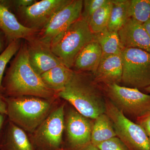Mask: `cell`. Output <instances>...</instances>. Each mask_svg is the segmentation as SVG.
<instances>
[{
	"label": "cell",
	"mask_w": 150,
	"mask_h": 150,
	"mask_svg": "<svg viewBox=\"0 0 150 150\" xmlns=\"http://www.w3.org/2000/svg\"><path fill=\"white\" fill-rule=\"evenodd\" d=\"M74 72L72 69L62 64L43 73L40 76L44 83L58 94L64 88Z\"/></svg>",
	"instance_id": "obj_18"
},
{
	"label": "cell",
	"mask_w": 150,
	"mask_h": 150,
	"mask_svg": "<svg viewBox=\"0 0 150 150\" xmlns=\"http://www.w3.org/2000/svg\"><path fill=\"white\" fill-rule=\"evenodd\" d=\"M71 0H42L26 7L12 11L18 21L25 27L41 30L57 12L71 2Z\"/></svg>",
	"instance_id": "obj_9"
},
{
	"label": "cell",
	"mask_w": 150,
	"mask_h": 150,
	"mask_svg": "<svg viewBox=\"0 0 150 150\" xmlns=\"http://www.w3.org/2000/svg\"><path fill=\"white\" fill-rule=\"evenodd\" d=\"M0 150H35L24 130L9 121Z\"/></svg>",
	"instance_id": "obj_17"
},
{
	"label": "cell",
	"mask_w": 150,
	"mask_h": 150,
	"mask_svg": "<svg viewBox=\"0 0 150 150\" xmlns=\"http://www.w3.org/2000/svg\"><path fill=\"white\" fill-rule=\"evenodd\" d=\"M64 129V105L50 113L34 132L33 147L36 150H61Z\"/></svg>",
	"instance_id": "obj_8"
},
{
	"label": "cell",
	"mask_w": 150,
	"mask_h": 150,
	"mask_svg": "<svg viewBox=\"0 0 150 150\" xmlns=\"http://www.w3.org/2000/svg\"><path fill=\"white\" fill-rule=\"evenodd\" d=\"M7 115L9 121L24 131L32 133L50 114L48 99L36 97H6Z\"/></svg>",
	"instance_id": "obj_3"
},
{
	"label": "cell",
	"mask_w": 150,
	"mask_h": 150,
	"mask_svg": "<svg viewBox=\"0 0 150 150\" xmlns=\"http://www.w3.org/2000/svg\"><path fill=\"white\" fill-rule=\"evenodd\" d=\"M112 6L107 29L118 32L129 18L130 0H111Z\"/></svg>",
	"instance_id": "obj_20"
},
{
	"label": "cell",
	"mask_w": 150,
	"mask_h": 150,
	"mask_svg": "<svg viewBox=\"0 0 150 150\" xmlns=\"http://www.w3.org/2000/svg\"><path fill=\"white\" fill-rule=\"evenodd\" d=\"M122 81L128 87L146 88L150 85V53L136 48H124L121 53Z\"/></svg>",
	"instance_id": "obj_6"
},
{
	"label": "cell",
	"mask_w": 150,
	"mask_h": 150,
	"mask_svg": "<svg viewBox=\"0 0 150 150\" xmlns=\"http://www.w3.org/2000/svg\"><path fill=\"white\" fill-rule=\"evenodd\" d=\"M4 114L0 113V132L4 124Z\"/></svg>",
	"instance_id": "obj_33"
},
{
	"label": "cell",
	"mask_w": 150,
	"mask_h": 150,
	"mask_svg": "<svg viewBox=\"0 0 150 150\" xmlns=\"http://www.w3.org/2000/svg\"><path fill=\"white\" fill-rule=\"evenodd\" d=\"M109 0H84L81 17L87 21L98 8L108 2Z\"/></svg>",
	"instance_id": "obj_25"
},
{
	"label": "cell",
	"mask_w": 150,
	"mask_h": 150,
	"mask_svg": "<svg viewBox=\"0 0 150 150\" xmlns=\"http://www.w3.org/2000/svg\"><path fill=\"white\" fill-rule=\"evenodd\" d=\"M105 86L109 100L124 115L127 114L138 120L150 113V95L143 93L138 89L117 84Z\"/></svg>",
	"instance_id": "obj_7"
},
{
	"label": "cell",
	"mask_w": 150,
	"mask_h": 150,
	"mask_svg": "<svg viewBox=\"0 0 150 150\" xmlns=\"http://www.w3.org/2000/svg\"><path fill=\"white\" fill-rule=\"evenodd\" d=\"M118 33L123 50L139 48L150 53V36L142 23L129 18Z\"/></svg>",
	"instance_id": "obj_13"
},
{
	"label": "cell",
	"mask_w": 150,
	"mask_h": 150,
	"mask_svg": "<svg viewBox=\"0 0 150 150\" xmlns=\"http://www.w3.org/2000/svg\"><path fill=\"white\" fill-rule=\"evenodd\" d=\"M105 113L112 121L117 137L129 150H150V140L144 129L127 118L109 100H105Z\"/></svg>",
	"instance_id": "obj_5"
},
{
	"label": "cell",
	"mask_w": 150,
	"mask_h": 150,
	"mask_svg": "<svg viewBox=\"0 0 150 150\" xmlns=\"http://www.w3.org/2000/svg\"><path fill=\"white\" fill-rule=\"evenodd\" d=\"M100 150H129L118 137H114L97 146Z\"/></svg>",
	"instance_id": "obj_26"
},
{
	"label": "cell",
	"mask_w": 150,
	"mask_h": 150,
	"mask_svg": "<svg viewBox=\"0 0 150 150\" xmlns=\"http://www.w3.org/2000/svg\"><path fill=\"white\" fill-rule=\"evenodd\" d=\"M111 0L94 13L88 21L89 26L94 34H97L107 28L112 8Z\"/></svg>",
	"instance_id": "obj_22"
},
{
	"label": "cell",
	"mask_w": 150,
	"mask_h": 150,
	"mask_svg": "<svg viewBox=\"0 0 150 150\" xmlns=\"http://www.w3.org/2000/svg\"><path fill=\"white\" fill-rule=\"evenodd\" d=\"M102 56L101 47L95 40L88 43L78 54L72 69L74 71L96 72Z\"/></svg>",
	"instance_id": "obj_16"
},
{
	"label": "cell",
	"mask_w": 150,
	"mask_h": 150,
	"mask_svg": "<svg viewBox=\"0 0 150 150\" xmlns=\"http://www.w3.org/2000/svg\"><path fill=\"white\" fill-rule=\"evenodd\" d=\"M76 110H71L67 115V131L68 150H76L91 143L93 123Z\"/></svg>",
	"instance_id": "obj_11"
},
{
	"label": "cell",
	"mask_w": 150,
	"mask_h": 150,
	"mask_svg": "<svg viewBox=\"0 0 150 150\" xmlns=\"http://www.w3.org/2000/svg\"><path fill=\"white\" fill-rule=\"evenodd\" d=\"M4 96L6 97L33 96L53 98L57 93L46 85L30 63L25 42L10 62L3 79Z\"/></svg>",
	"instance_id": "obj_1"
},
{
	"label": "cell",
	"mask_w": 150,
	"mask_h": 150,
	"mask_svg": "<svg viewBox=\"0 0 150 150\" xmlns=\"http://www.w3.org/2000/svg\"><path fill=\"white\" fill-rule=\"evenodd\" d=\"M94 39L95 34L91 30L88 22L81 16L55 37L51 41L50 47L64 65L72 69L79 53Z\"/></svg>",
	"instance_id": "obj_4"
},
{
	"label": "cell",
	"mask_w": 150,
	"mask_h": 150,
	"mask_svg": "<svg viewBox=\"0 0 150 150\" xmlns=\"http://www.w3.org/2000/svg\"><path fill=\"white\" fill-rule=\"evenodd\" d=\"M21 43V40L12 41L9 43L5 49L0 54V93L3 95L4 94L3 80L7 65L19 50Z\"/></svg>",
	"instance_id": "obj_24"
},
{
	"label": "cell",
	"mask_w": 150,
	"mask_h": 150,
	"mask_svg": "<svg viewBox=\"0 0 150 150\" xmlns=\"http://www.w3.org/2000/svg\"><path fill=\"white\" fill-rule=\"evenodd\" d=\"M143 25L150 36V19L148 21L144 23Z\"/></svg>",
	"instance_id": "obj_32"
},
{
	"label": "cell",
	"mask_w": 150,
	"mask_h": 150,
	"mask_svg": "<svg viewBox=\"0 0 150 150\" xmlns=\"http://www.w3.org/2000/svg\"><path fill=\"white\" fill-rule=\"evenodd\" d=\"M144 89L146 91H147L148 92L150 93V85L149 86H148V87H146V88H145Z\"/></svg>",
	"instance_id": "obj_34"
},
{
	"label": "cell",
	"mask_w": 150,
	"mask_h": 150,
	"mask_svg": "<svg viewBox=\"0 0 150 150\" xmlns=\"http://www.w3.org/2000/svg\"><path fill=\"white\" fill-rule=\"evenodd\" d=\"M117 137L112 121L105 113L94 119L91 134V143L97 146L102 142Z\"/></svg>",
	"instance_id": "obj_19"
},
{
	"label": "cell",
	"mask_w": 150,
	"mask_h": 150,
	"mask_svg": "<svg viewBox=\"0 0 150 150\" xmlns=\"http://www.w3.org/2000/svg\"><path fill=\"white\" fill-rule=\"evenodd\" d=\"M0 31L9 43L13 40H27L36 35L38 31L24 26L15 15L0 1Z\"/></svg>",
	"instance_id": "obj_14"
},
{
	"label": "cell",
	"mask_w": 150,
	"mask_h": 150,
	"mask_svg": "<svg viewBox=\"0 0 150 150\" xmlns=\"http://www.w3.org/2000/svg\"><path fill=\"white\" fill-rule=\"evenodd\" d=\"M57 96L69 102L87 118L94 120L105 113L106 99L83 72L74 71L69 81Z\"/></svg>",
	"instance_id": "obj_2"
},
{
	"label": "cell",
	"mask_w": 150,
	"mask_h": 150,
	"mask_svg": "<svg viewBox=\"0 0 150 150\" xmlns=\"http://www.w3.org/2000/svg\"><path fill=\"white\" fill-rule=\"evenodd\" d=\"M137 123L144 129L150 140V112L143 118L137 120Z\"/></svg>",
	"instance_id": "obj_28"
},
{
	"label": "cell",
	"mask_w": 150,
	"mask_h": 150,
	"mask_svg": "<svg viewBox=\"0 0 150 150\" xmlns=\"http://www.w3.org/2000/svg\"><path fill=\"white\" fill-rule=\"evenodd\" d=\"M82 0H71V2L53 16L50 21L35 36L40 41L50 46L51 41L81 16Z\"/></svg>",
	"instance_id": "obj_10"
},
{
	"label": "cell",
	"mask_w": 150,
	"mask_h": 150,
	"mask_svg": "<svg viewBox=\"0 0 150 150\" xmlns=\"http://www.w3.org/2000/svg\"><path fill=\"white\" fill-rule=\"evenodd\" d=\"M25 42L27 46L30 63L33 69L40 76L63 64L51 51L50 46L41 42L35 35L25 40Z\"/></svg>",
	"instance_id": "obj_12"
},
{
	"label": "cell",
	"mask_w": 150,
	"mask_h": 150,
	"mask_svg": "<svg viewBox=\"0 0 150 150\" xmlns=\"http://www.w3.org/2000/svg\"><path fill=\"white\" fill-rule=\"evenodd\" d=\"M61 150H65L64 149H61Z\"/></svg>",
	"instance_id": "obj_35"
},
{
	"label": "cell",
	"mask_w": 150,
	"mask_h": 150,
	"mask_svg": "<svg viewBox=\"0 0 150 150\" xmlns=\"http://www.w3.org/2000/svg\"><path fill=\"white\" fill-rule=\"evenodd\" d=\"M95 39L101 47L102 56L121 54L123 48L118 32L109 31L106 28L95 34Z\"/></svg>",
	"instance_id": "obj_21"
},
{
	"label": "cell",
	"mask_w": 150,
	"mask_h": 150,
	"mask_svg": "<svg viewBox=\"0 0 150 150\" xmlns=\"http://www.w3.org/2000/svg\"><path fill=\"white\" fill-rule=\"evenodd\" d=\"M1 2L11 11L29 6L34 4L36 0H0Z\"/></svg>",
	"instance_id": "obj_27"
},
{
	"label": "cell",
	"mask_w": 150,
	"mask_h": 150,
	"mask_svg": "<svg viewBox=\"0 0 150 150\" xmlns=\"http://www.w3.org/2000/svg\"><path fill=\"white\" fill-rule=\"evenodd\" d=\"M129 18L144 24L150 19V0H130Z\"/></svg>",
	"instance_id": "obj_23"
},
{
	"label": "cell",
	"mask_w": 150,
	"mask_h": 150,
	"mask_svg": "<svg viewBox=\"0 0 150 150\" xmlns=\"http://www.w3.org/2000/svg\"><path fill=\"white\" fill-rule=\"evenodd\" d=\"M76 150H100L96 146L93 144L90 143Z\"/></svg>",
	"instance_id": "obj_31"
},
{
	"label": "cell",
	"mask_w": 150,
	"mask_h": 150,
	"mask_svg": "<svg viewBox=\"0 0 150 150\" xmlns=\"http://www.w3.org/2000/svg\"><path fill=\"white\" fill-rule=\"evenodd\" d=\"M9 43L4 34L0 31V54L5 49Z\"/></svg>",
	"instance_id": "obj_30"
},
{
	"label": "cell",
	"mask_w": 150,
	"mask_h": 150,
	"mask_svg": "<svg viewBox=\"0 0 150 150\" xmlns=\"http://www.w3.org/2000/svg\"><path fill=\"white\" fill-rule=\"evenodd\" d=\"M0 113L7 115V104L6 97L0 93Z\"/></svg>",
	"instance_id": "obj_29"
},
{
	"label": "cell",
	"mask_w": 150,
	"mask_h": 150,
	"mask_svg": "<svg viewBox=\"0 0 150 150\" xmlns=\"http://www.w3.org/2000/svg\"><path fill=\"white\" fill-rule=\"evenodd\" d=\"M96 81L105 85L117 84L122 81L123 66L121 54L102 56L94 74Z\"/></svg>",
	"instance_id": "obj_15"
}]
</instances>
